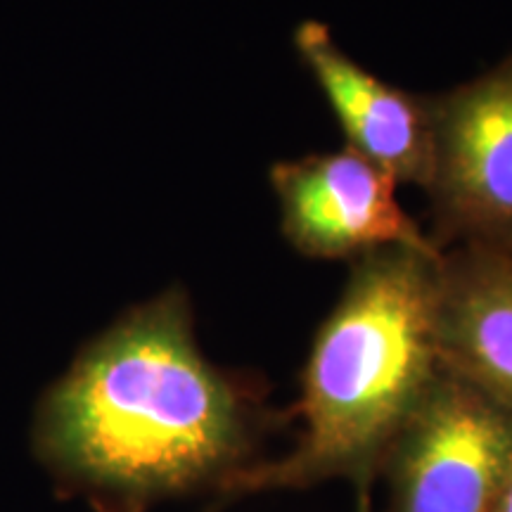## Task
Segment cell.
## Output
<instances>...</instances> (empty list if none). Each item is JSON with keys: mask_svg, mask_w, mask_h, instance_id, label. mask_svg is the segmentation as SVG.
Instances as JSON below:
<instances>
[{"mask_svg": "<svg viewBox=\"0 0 512 512\" xmlns=\"http://www.w3.org/2000/svg\"><path fill=\"white\" fill-rule=\"evenodd\" d=\"M252 389L202 354L181 287L128 309L43 394L34 451L57 486L98 512L226 496L256 460Z\"/></svg>", "mask_w": 512, "mask_h": 512, "instance_id": "6da1fadb", "label": "cell"}, {"mask_svg": "<svg viewBox=\"0 0 512 512\" xmlns=\"http://www.w3.org/2000/svg\"><path fill=\"white\" fill-rule=\"evenodd\" d=\"M444 249L394 247L351 264L302 375V437L256 460L226 498L349 482L366 501L389 446L441 370L437 316Z\"/></svg>", "mask_w": 512, "mask_h": 512, "instance_id": "7a4b0ae2", "label": "cell"}, {"mask_svg": "<svg viewBox=\"0 0 512 512\" xmlns=\"http://www.w3.org/2000/svg\"><path fill=\"white\" fill-rule=\"evenodd\" d=\"M380 475L387 512H491L512 475V408L441 368Z\"/></svg>", "mask_w": 512, "mask_h": 512, "instance_id": "3957f363", "label": "cell"}, {"mask_svg": "<svg viewBox=\"0 0 512 512\" xmlns=\"http://www.w3.org/2000/svg\"><path fill=\"white\" fill-rule=\"evenodd\" d=\"M430 105L427 192L446 240L512 256V55Z\"/></svg>", "mask_w": 512, "mask_h": 512, "instance_id": "277c9868", "label": "cell"}, {"mask_svg": "<svg viewBox=\"0 0 512 512\" xmlns=\"http://www.w3.org/2000/svg\"><path fill=\"white\" fill-rule=\"evenodd\" d=\"M280 228L311 259H361L382 249H441L399 202V181L356 150L320 152L271 166Z\"/></svg>", "mask_w": 512, "mask_h": 512, "instance_id": "5b68a950", "label": "cell"}, {"mask_svg": "<svg viewBox=\"0 0 512 512\" xmlns=\"http://www.w3.org/2000/svg\"><path fill=\"white\" fill-rule=\"evenodd\" d=\"M292 41L335 112L347 147L392 174L399 185L427 190L432 171L430 98L368 72L339 46L330 27L316 19L299 24Z\"/></svg>", "mask_w": 512, "mask_h": 512, "instance_id": "8992f818", "label": "cell"}, {"mask_svg": "<svg viewBox=\"0 0 512 512\" xmlns=\"http://www.w3.org/2000/svg\"><path fill=\"white\" fill-rule=\"evenodd\" d=\"M441 368L512 408V264L484 247L441 261L437 316Z\"/></svg>", "mask_w": 512, "mask_h": 512, "instance_id": "52a82bcc", "label": "cell"}, {"mask_svg": "<svg viewBox=\"0 0 512 512\" xmlns=\"http://www.w3.org/2000/svg\"><path fill=\"white\" fill-rule=\"evenodd\" d=\"M491 512H512V475L508 482H505L501 496L496 498L494 508H491Z\"/></svg>", "mask_w": 512, "mask_h": 512, "instance_id": "ba28073f", "label": "cell"}, {"mask_svg": "<svg viewBox=\"0 0 512 512\" xmlns=\"http://www.w3.org/2000/svg\"><path fill=\"white\" fill-rule=\"evenodd\" d=\"M510 264H512V256H510Z\"/></svg>", "mask_w": 512, "mask_h": 512, "instance_id": "9c48e42d", "label": "cell"}]
</instances>
